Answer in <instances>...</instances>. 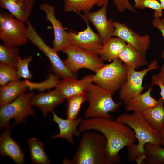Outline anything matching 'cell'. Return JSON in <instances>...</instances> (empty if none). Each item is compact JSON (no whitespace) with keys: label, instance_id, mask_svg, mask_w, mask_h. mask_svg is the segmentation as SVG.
<instances>
[{"label":"cell","instance_id":"obj_19","mask_svg":"<svg viewBox=\"0 0 164 164\" xmlns=\"http://www.w3.org/2000/svg\"><path fill=\"white\" fill-rule=\"evenodd\" d=\"M35 0H0V7L7 10L15 18L26 22L31 13Z\"/></svg>","mask_w":164,"mask_h":164},{"label":"cell","instance_id":"obj_13","mask_svg":"<svg viewBox=\"0 0 164 164\" xmlns=\"http://www.w3.org/2000/svg\"><path fill=\"white\" fill-rule=\"evenodd\" d=\"M85 21L87 27L83 31L75 32H68L71 44L81 48L97 53L103 44L99 34L91 28L89 21L84 15L79 14Z\"/></svg>","mask_w":164,"mask_h":164},{"label":"cell","instance_id":"obj_22","mask_svg":"<svg viewBox=\"0 0 164 164\" xmlns=\"http://www.w3.org/2000/svg\"><path fill=\"white\" fill-rule=\"evenodd\" d=\"M118 58L125 65L135 69L148 64L146 55L127 44L120 53Z\"/></svg>","mask_w":164,"mask_h":164},{"label":"cell","instance_id":"obj_3","mask_svg":"<svg viewBox=\"0 0 164 164\" xmlns=\"http://www.w3.org/2000/svg\"><path fill=\"white\" fill-rule=\"evenodd\" d=\"M106 141L100 133L84 132L71 160L65 159L63 163L109 164L106 154Z\"/></svg>","mask_w":164,"mask_h":164},{"label":"cell","instance_id":"obj_6","mask_svg":"<svg viewBox=\"0 0 164 164\" xmlns=\"http://www.w3.org/2000/svg\"><path fill=\"white\" fill-rule=\"evenodd\" d=\"M33 94V91L25 93L10 103L1 106V129L8 128L10 121L12 119H14L15 123L17 124L24 121L26 118L28 116L36 117L31 103Z\"/></svg>","mask_w":164,"mask_h":164},{"label":"cell","instance_id":"obj_8","mask_svg":"<svg viewBox=\"0 0 164 164\" xmlns=\"http://www.w3.org/2000/svg\"><path fill=\"white\" fill-rule=\"evenodd\" d=\"M24 22L9 12L0 11V39L3 44L17 46L27 43V29Z\"/></svg>","mask_w":164,"mask_h":164},{"label":"cell","instance_id":"obj_37","mask_svg":"<svg viewBox=\"0 0 164 164\" xmlns=\"http://www.w3.org/2000/svg\"><path fill=\"white\" fill-rule=\"evenodd\" d=\"M157 75L161 81L164 84V63L161 67L159 73Z\"/></svg>","mask_w":164,"mask_h":164},{"label":"cell","instance_id":"obj_24","mask_svg":"<svg viewBox=\"0 0 164 164\" xmlns=\"http://www.w3.org/2000/svg\"><path fill=\"white\" fill-rule=\"evenodd\" d=\"M126 44L118 37H112L102 45L97 53L103 61H111L118 58L120 53Z\"/></svg>","mask_w":164,"mask_h":164},{"label":"cell","instance_id":"obj_38","mask_svg":"<svg viewBox=\"0 0 164 164\" xmlns=\"http://www.w3.org/2000/svg\"><path fill=\"white\" fill-rule=\"evenodd\" d=\"M159 132L161 138L160 145L164 146V125L162 129Z\"/></svg>","mask_w":164,"mask_h":164},{"label":"cell","instance_id":"obj_20","mask_svg":"<svg viewBox=\"0 0 164 164\" xmlns=\"http://www.w3.org/2000/svg\"><path fill=\"white\" fill-rule=\"evenodd\" d=\"M28 89L26 80L11 81L0 87V107L12 101Z\"/></svg>","mask_w":164,"mask_h":164},{"label":"cell","instance_id":"obj_36","mask_svg":"<svg viewBox=\"0 0 164 164\" xmlns=\"http://www.w3.org/2000/svg\"><path fill=\"white\" fill-rule=\"evenodd\" d=\"M153 26L161 32L164 40V22L160 18H154L152 21ZM163 51H164V47Z\"/></svg>","mask_w":164,"mask_h":164},{"label":"cell","instance_id":"obj_17","mask_svg":"<svg viewBox=\"0 0 164 164\" xmlns=\"http://www.w3.org/2000/svg\"><path fill=\"white\" fill-rule=\"evenodd\" d=\"M15 124V123L1 134L0 154L2 156L9 157L17 164H22L25 162L24 153L17 143L10 136L11 130Z\"/></svg>","mask_w":164,"mask_h":164},{"label":"cell","instance_id":"obj_1","mask_svg":"<svg viewBox=\"0 0 164 164\" xmlns=\"http://www.w3.org/2000/svg\"><path fill=\"white\" fill-rule=\"evenodd\" d=\"M113 119L92 118L83 119L78 129L80 133L91 130L98 131L105 138V150L109 164H119V151L134 143L136 138L130 127Z\"/></svg>","mask_w":164,"mask_h":164},{"label":"cell","instance_id":"obj_2","mask_svg":"<svg viewBox=\"0 0 164 164\" xmlns=\"http://www.w3.org/2000/svg\"><path fill=\"white\" fill-rule=\"evenodd\" d=\"M116 120L131 128L138 140V144L134 143L127 147L129 161L141 160L145 157L144 146L146 144L160 145V132L150 125L142 114H124L118 116Z\"/></svg>","mask_w":164,"mask_h":164},{"label":"cell","instance_id":"obj_12","mask_svg":"<svg viewBox=\"0 0 164 164\" xmlns=\"http://www.w3.org/2000/svg\"><path fill=\"white\" fill-rule=\"evenodd\" d=\"M114 30L113 36L119 37L126 44L146 55L151 43L149 35L141 36L124 23L114 21Z\"/></svg>","mask_w":164,"mask_h":164},{"label":"cell","instance_id":"obj_21","mask_svg":"<svg viewBox=\"0 0 164 164\" xmlns=\"http://www.w3.org/2000/svg\"><path fill=\"white\" fill-rule=\"evenodd\" d=\"M153 88L149 87L144 93L135 97L126 104L125 109L128 111L142 114L146 109L155 106L158 102L151 95Z\"/></svg>","mask_w":164,"mask_h":164},{"label":"cell","instance_id":"obj_30","mask_svg":"<svg viewBox=\"0 0 164 164\" xmlns=\"http://www.w3.org/2000/svg\"><path fill=\"white\" fill-rule=\"evenodd\" d=\"M60 78L55 74L50 73L45 80L40 82H34L29 80H26L28 89L31 91L38 90L41 92L56 87L59 82Z\"/></svg>","mask_w":164,"mask_h":164},{"label":"cell","instance_id":"obj_23","mask_svg":"<svg viewBox=\"0 0 164 164\" xmlns=\"http://www.w3.org/2000/svg\"><path fill=\"white\" fill-rule=\"evenodd\" d=\"M142 115L150 125L160 132L164 125V101L162 97L155 106L145 110Z\"/></svg>","mask_w":164,"mask_h":164},{"label":"cell","instance_id":"obj_32","mask_svg":"<svg viewBox=\"0 0 164 164\" xmlns=\"http://www.w3.org/2000/svg\"><path fill=\"white\" fill-rule=\"evenodd\" d=\"M15 67L0 63V85L3 86L13 81L20 80Z\"/></svg>","mask_w":164,"mask_h":164},{"label":"cell","instance_id":"obj_14","mask_svg":"<svg viewBox=\"0 0 164 164\" xmlns=\"http://www.w3.org/2000/svg\"><path fill=\"white\" fill-rule=\"evenodd\" d=\"M106 4L99 10L93 12L84 14V15L93 24L101 39L102 44L108 41L112 36L114 30L112 18L108 19L107 16L108 5Z\"/></svg>","mask_w":164,"mask_h":164},{"label":"cell","instance_id":"obj_16","mask_svg":"<svg viewBox=\"0 0 164 164\" xmlns=\"http://www.w3.org/2000/svg\"><path fill=\"white\" fill-rule=\"evenodd\" d=\"M65 99L55 89L46 93L41 92L33 94L31 103L32 106L38 107L44 117L49 112H53L55 107L64 101Z\"/></svg>","mask_w":164,"mask_h":164},{"label":"cell","instance_id":"obj_11","mask_svg":"<svg viewBox=\"0 0 164 164\" xmlns=\"http://www.w3.org/2000/svg\"><path fill=\"white\" fill-rule=\"evenodd\" d=\"M39 9L45 13L46 20L53 26L54 35L53 48L57 52H62L71 44L68 32L64 29L60 20L56 18L53 5L45 2L40 5Z\"/></svg>","mask_w":164,"mask_h":164},{"label":"cell","instance_id":"obj_41","mask_svg":"<svg viewBox=\"0 0 164 164\" xmlns=\"http://www.w3.org/2000/svg\"><path fill=\"white\" fill-rule=\"evenodd\" d=\"M162 21L164 22V16L163 17V18L162 19Z\"/></svg>","mask_w":164,"mask_h":164},{"label":"cell","instance_id":"obj_39","mask_svg":"<svg viewBox=\"0 0 164 164\" xmlns=\"http://www.w3.org/2000/svg\"><path fill=\"white\" fill-rule=\"evenodd\" d=\"M160 3L163 9H164V0H158Z\"/></svg>","mask_w":164,"mask_h":164},{"label":"cell","instance_id":"obj_35","mask_svg":"<svg viewBox=\"0 0 164 164\" xmlns=\"http://www.w3.org/2000/svg\"><path fill=\"white\" fill-rule=\"evenodd\" d=\"M151 84L156 85L159 87L160 90V94L164 101V84L161 81L157 74H154L152 76Z\"/></svg>","mask_w":164,"mask_h":164},{"label":"cell","instance_id":"obj_33","mask_svg":"<svg viewBox=\"0 0 164 164\" xmlns=\"http://www.w3.org/2000/svg\"><path fill=\"white\" fill-rule=\"evenodd\" d=\"M32 60V57L30 56L23 59L20 57L16 66L18 76L20 79L23 78L26 80H30L32 77V75L29 70V65Z\"/></svg>","mask_w":164,"mask_h":164},{"label":"cell","instance_id":"obj_29","mask_svg":"<svg viewBox=\"0 0 164 164\" xmlns=\"http://www.w3.org/2000/svg\"><path fill=\"white\" fill-rule=\"evenodd\" d=\"M86 95L82 94L75 96L67 99V118L71 119L77 118L82 104L87 100Z\"/></svg>","mask_w":164,"mask_h":164},{"label":"cell","instance_id":"obj_9","mask_svg":"<svg viewBox=\"0 0 164 164\" xmlns=\"http://www.w3.org/2000/svg\"><path fill=\"white\" fill-rule=\"evenodd\" d=\"M28 40L36 46L50 61L53 71L60 78L64 79L77 78V75L71 72L59 56L57 52L46 44L28 20L26 22Z\"/></svg>","mask_w":164,"mask_h":164},{"label":"cell","instance_id":"obj_18","mask_svg":"<svg viewBox=\"0 0 164 164\" xmlns=\"http://www.w3.org/2000/svg\"><path fill=\"white\" fill-rule=\"evenodd\" d=\"M52 114L53 121L57 124L59 129V133L53 136L52 138H64L71 144H73V135L77 137L80 135V133L77 130V127L80 124L82 118L80 117L73 119L68 118L64 119L58 116L54 111Z\"/></svg>","mask_w":164,"mask_h":164},{"label":"cell","instance_id":"obj_4","mask_svg":"<svg viewBox=\"0 0 164 164\" xmlns=\"http://www.w3.org/2000/svg\"><path fill=\"white\" fill-rule=\"evenodd\" d=\"M114 93L95 84H92L86 94L89 104L84 116L85 118H103L113 119L109 112H114L121 104L122 102H115L112 98Z\"/></svg>","mask_w":164,"mask_h":164},{"label":"cell","instance_id":"obj_5","mask_svg":"<svg viewBox=\"0 0 164 164\" xmlns=\"http://www.w3.org/2000/svg\"><path fill=\"white\" fill-rule=\"evenodd\" d=\"M62 52L67 55V58L63 60L65 66L74 74H77L81 68L87 69L96 73L105 65L97 52L72 44Z\"/></svg>","mask_w":164,"mask_h":164},{"label":"cell","instance_id":"obj_26","mask_svg":"<svg viewBox=\"0 0 164 164\" xmlns=\"http://www.w3.org/2000/svg\"><path fill=\"white\" fill-rule=\"evenodd\" d=\"M28 145L32 164H48L51 160L45 152L43 144L35 138H32L28 141Z\"/></svg>","mask_w":164,"mask_h":164},{"label":"cell","instance_id":"obj_27","mask_svg":"<svg viewBox=\"0 0 164 164\" xmlns=\"http://www.w3.org/2000/svg\"><path fill=\"white\" fill-rule=\"evenodd\" d=\"M145 157L142 163L164 164V147L160 145L146 144L144 146Z\"/></svg>","mask_w":164,"mask_h":164},{"label":"cell","instance_id":"obj_15","mask_svg":"<svg viewBox=\"0 0 164 164\" xmlns=\"http://www.w3.org/2000/svg\"><path fill=\"white\" fill-rule=\"evenodd\" d=\"M94 75L85 76L78 80L75 78H68L60 80L56 87L65 99L75 96L86 94L92 84Z\"/></svg>","mask_w":164,"mask_h":164},{"label":"cell","instance_id":"obj_7","mask_svg":"<svg viewBox=\"0 0 164 164\" xmlns=\"http://www.w3.org/2000/svg\"><path fill=\"white\" fill-rule=\"evenodd\" d=\"M127 77L126 67L119 58L105 64L94 75L93 82L100 87L114 93L119 89Z\"/></svg>","mask_w":164,"mask_h":164},{"label":"cell","instance_id":"obj_25","mask_svg":"<svg viewBox=\"0 0 164 164\" xmlns=\"http://www.w3.org/2000/svg\"><path fill=\"white\" fill-rule=\"evenodd\" d=\"M109 0H63L64 11L74 12L80 14L90 12L95 6L101 7L108 3Z\"/></svg>","mask_w":164,"mask_h":164},{"label":"cell","instance_id":"obj_34","mask_svg":"<svg viewBox=\"0 0 164 164\" xmlns=\"http://www.w3.org/2000/svg\"><path fill=\"white\" fill-rule=\"evenodd\" d=\"M113 4L120 12L128 10L133 13H136L135 8L128 0H113Z\"/></svg>","mask_w":164,"mask_h":164},{"label":"cell","instance_id":"obj_31","mask_svg":"<svg viewBox=\"0 0 164 164\" xmlns=\"http://www.w3.org/2000/svg\"><path fill=\"white\" fill-rule=\"evenodd\" d=\"M135 9H144L148 8L154 10L153 16L154 18L161 17L163 14V9L158 0H133Z\"/></svg>","mask_w":164,"mask_h":164},{"label":"cell","instance_id":"obj_10","mask_svg":"<svg viewBox=\"0 0 164 164\" xmlns=\"http://www.w3.org/2000/svg\"><path fill=\"white\" fill-rule=\"evenodd\" d=\"M158 61L155 60L151 62L147 68L140 71L125 65L127 70L125 82L119 89V98L125 105L132 98L142 93L145 88L142 86L144 77L150 70L158 68Z\"/></svg>","mask_w":164,"mask_h":164},{"label":"cell","instance_id":"obj_40","mask_svg":"<svg viewBox=\"0 0 164 164\" xmlns=\"http://www.w3.org/2000/svg\"><path fill=\"white\" fill-rule=\"evenodd\" d=\"M162 58L164 59V51H162Z\"/></svg>","mask_w":164,"mask_h":164},{"label":"cell","instance_id":"obj_28","mask_svg":"<svg viewBox=\"0 0 164 164\" xmlns=\"http://www.w3.org/2000/svg\"><path fill=\"white\" fill-rule=\"evenodd\" d=\"M20 57L19 51L17 46L0 44V63L16 67Z\"/></svg>","mask_w":164,"mask_h":164}]
</instances>
